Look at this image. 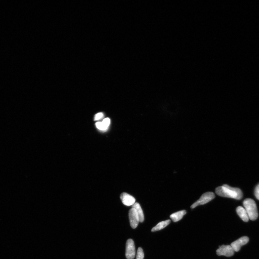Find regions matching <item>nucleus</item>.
<instances>
[{
    "instance_id": "nucleus-1",
    "label": "nucleus",
    "mask_w": 259,
    "mask_h": 259,
    "mask_svg": "<svg viewBox=\"0 0 259 259\" xmlns=\"http://www.w3.org/2000/svg\"><path fill=\"white\" fill-rule=\"evenodd\" d=\"M217 195L223 197L231 198L241 200L243 197V193L241 189L237 187H233L227 184L218 187L215 189Z\"/></svg>"
},
{
    "instance_id": "nucleus-2",
    "label": "nucleus",
    "mask_w": 259,
    "mask_h": 259,
    "mask_svg": "<svg viewBox=\"0 0 259 259\" xmlns=\"http://www.w3.org/2000/svg\"><path fill=\"white\" fill-rule=\"evenodd\" d=\"M243 204L244 208L248 213L249 219L252 221L257 219L258 215L255 201L252 199L247 198L244 201Z\"/></svg>"
},
{
    "instance_id": "nucleus-3",
    "label": "nucleus",
    "mask_w": 259,
    "mask_h": 259,
    "mask_svg": "<svg viewBox=\"0 0 259 259\" xmlns=\"http://www.w3.org/2000/svg\"><path fill=\"white\" fill-rule=\"evenodd\" d=\"M215 197V194L213 192H206L202 195L200 198L192 204L191 208L193 209L198 206L204 205L213 200Z\"/></svg>"
},
{
    "instance_id": "nucleus-4",
    "label": "nucleus",
    "mask_w": 259,
    "mask_h": 259,
    "mask_svg": "<svg viewBox=\"0 0 259 259\" xmlns=\"http://www.w3.org/2000/svg\"><path fill=\"white\" fill-rule=\"evenodd\" d=\"M126 257L127 259H133L135 256V248L134 242L132 239H128L126 243Z\"/></svg>"
},
{
    "instance_id": "nucleus-5",
    "label": "nucleus",
    "mask_w": 259,
    "mask_h": 259,
    "mask_svg": "<svg viewBox=\"0 0 259 259\" xmlns=\"http://www.w3.org/2000/svg\"><path fill=\"white\" fill-rule=\"evenodd\" d=\"M234 251L231 245H222L217 249L216 253L219 256H224L227 257H230L233 255Z\"/></svg>"
},
{
    "instance_id": "nucleus-6",
    "label": "nucleus",
    "mask_w": 259,
    "mask_h": 259,
    "mask_svg": "<svg viewBox=\"0 0 259 259\" xmlns=\"http://www.w3.org/2000/svg\"><path fill=\"white\" fill-rule=\"evenodd\" d=\"M129 215L131 227L132 229H135L140 222L136 210L134 208H132L129 211Z\"/></svg>"
},
{
    "instance_id": "nucleus-7",
    "label": "nucleus",
    "mask_w": 259,
    "mask_h": 259,
    "mask_svg": "<svg viewBox=\"0 0 259 259\" xmlns=\"http://www.w3.org/2000/svg\"><path fill=\"white\" fill-rule=\"evenodd\" d=\"M249 241L248 237L244 236L232 242L230 245L233 249L235 252H238L240 251L241 247L247 243Z\"/></svg>"
},
{
    "instance_id": "nucleus-8",
    "label": "nucleus",
    "mask_w": 259,
    "mask_h": 259,
    "mask_svg": "<svg viewBox=\"0 0 259 259\" xmlns=\"http://www.w3.org/2000/svg\"><path fill=\"white\" fill-rule=\"evenodd\" d=\"M120 197L123 204L125 206H132L135 203L136 200L134 197L126 192H123Z\"/></svg>"
},
{
    "instance_id": "nucleus-9",
    "label": "nucleus",
    "mask_w": 259,
    "mask_h": 259,
    "mask_svg": "<svg viewBox=\"0 0 259 259\" xmlns=\"http://www.w3.org/2000/svg\"><path fill=\"white\" fill-rule=\"evenodd\" d=\"M236 211L237 214L244 222H248L249 218L245 209L242 206H239L237 208Z\"/></svg>"
},
{
    "instance_id": "nucleus-10",
    "label": "nucleus",
    "mask_w": 259,
    "mask_h": 259,
    "mask_svg": "<svg viewBox=\"0 0 259 259\" xmlns=\"http://www.w3.org/2000/svg\"><path fill=\"white\" fill-rule=\"evenodd\" d=\"M186 213L187 211L185 210L180 211L172 214L170 217L173 222H177L181 220Z\"/></svg>"
},
{
    "instance_id": "nucleus-11",
    "label": "nucleus",
    "mask_w": 259,
    "mask_h": 259,
    "mask_svg": "<svg viewBox=\"0 0 259 259\" xmlns=\"http://www.w3.org/2000/svg\"><path fill=\"white\" fill-rule=\"evenodd\" d=\"M132 208H134L136 210L138 215L139 222H142L144 221V215L142 209L139 204L135 203L132 206Z\"/></svg>"
},
{
    "instance_id": "nucleus-12",
    "label": "nucleus",
    "mask_w": 259,
    "mask_h": 259,
    "mask_svg": "<svg viewBox=\"0 0 259 259\" xmlns=\"http://www.w3.org/2000/svg\"><path fill=\"white\" fill-rule=\"evenodd\" d=\"M171 220H168L165 221H163L159 223L155 227H154L152 229V232H155L159 231L164 229L170 224Z\"/></svg>"
},
{
    "instance_id": "nucleus-13",
    "label": "nucleus",
    "mask_w": 259,
    "mask_h": 259,
    "mask_svg": "<svg viewBox=\"0 0 259 259\" xmlns=\"http://www.w3.org/2000/svg\"><path fill=\"white\" fill-rule=\"evenodd\" d=\"M102 123V125H103L104 130H106L107 129L110 124V120L108 118H106L104 119Z\"/></svg>"
},
{
    "instance_id": "nucleus-14",
    "label": "nucleus",
    "mask_w": 259,
    "mask_h": 259,
    "mask_svg": "<svg viewBox=\"0 0 259 259\" xmlns=\"http://www.w3.org/2000/svg\"><path fill=\"white\" fill-rule=\"evenodd\" d=\"M144 256L143 250L142 248H139L137 251L136 259H143Z\"/></svg>"
},
{
    "instance_id": "nucleus-15",
    "label": "nucleus",
    "mask_w": 259,
    "mask_h": 259,
    "mask_svg": "<svg viewBox=\"0 0 259 259\" xmlns=\"http://www.w3.org/2000/svg\"><path fill=\"white\" fill-rule=\"evenodd\" d=\"M255 194L256 198L259 200V184L256 187Z\"/></svg>"
},
{
    "instance_id": "nucleus-16",
    "label": "nucleus",
    "mask_w": 259,
    "mask_h": 259,
    "mask_svg": "<svg viewBox=\"0 0 259 259\" xmlns=\"http://www.w3.org/2000/svg\"><path fill=\"white\" fill-rule=\"evenodd\" d=\"M103 113H99L96 114V115H95V117H94V120L97 121L98 120L100 119H101L102 117H103Z\"/></svg>"
},
{
    "instance_id": "nucleus-17",
    "label": "nucleus",
    "mask_w": 259,
    "mask_h": 259,
    "mask_svg": "<svg viewBox=\"0 0 259 259\" xmlns=\"http://www.w3.org/2000/svg\"><path fill=\"white\" fill-rule=\"evenodd\" d=\"M96 127L98 129L100 130H104L103 125H102V122H97L96 124Z\"/></svg>"
}]
</instances>
